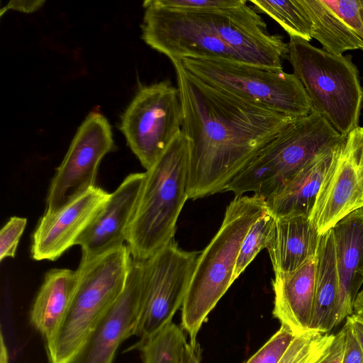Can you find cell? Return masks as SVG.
<instances>
[{
    "label": "cell",
    "instance_id": "6da1fadb",
    "mask_svg": "<svg viewBox=\"0 0 363 363\" xmlns=\"http://www.w3.org/2000/svg\"><path fill=\"white\" fill-rule=\"evenodd\" d=\"M189 143L188 199L225 191L294 118L210 86L171 61Z\"/></svg>",
    "mask_w": 363,
    "mask_h": 363
},
{
    "label": "cell",
    "instance_id": "7a4b0ae2",
    "mask_svg": "<svg viewBox=\"0 0 363 363\" xmlns=\"http://www.w3.org/2000/svg\"><path fill=\"white\" fill-rule=\"evenodd\" d=\"M267 208L266 199L235 196L226 208L221 226L200 253L182 306V328L195 345L203 323L233 283L241 244L252 225Z\"/></svg>",
    "mask_w": 363,
    "mask_h": 363
},
{
    "label": "cell",
    "instance_id": "3957f363",
    "mask_svg": "<svg viewBox=\"0 0 363 363\" xmlns=\"http://www.w3.org/2000/svg\"><path fill=\"white\" fill-rule=\"evenodd\" d=\"M188 168L189 143L182 131L145 172L126 238L133 259L145 260L174 240L177 220L188 199Z\"/></svg>",
    "mask_w": 363,
    "mask_h": 363
},
{
    "label": "cell",
    "instance_id": "277c9868",
    "mask_svg": "<svg viewBox=\"0 0 363 363\" xmlns=\"http://www.w3.org/2000/svg\"><path fill=\"white\" fill-rule=\"evenodd\" d=\"M132 256L127 245L81 259L77 284L67 313L46 342L50 363H69L106 310L123 291Z\"/></svg>",
    "mask_w": 363,
    "mask_h": 363
},
{
    "label": "cell",
    "instance_id": "5b68a950",
    "mask_svg": "<svg viewBox=\"0 0 363 363\" xmlns=\"http://www.w3.org/2000/svg\"><path fill=\"white\" fill-rule=\"evenodd\" d=\"M313 106L342 138L359 127L363 89L350 55H335L290 37L287 58Z\"/></svg>",
    "mask_w": 363,
    "mask_h": 363
},
{
    "label": "cell",
    "instance_id": "8992f818",
    "mask_svg": "<svg viewBox=\"0 0 363 363\" xmlns=\"http://www.w3.org/2000/svg\"><path fill=\"white\" fill-rule=\"evenodd\" d=\"M343 138L313 109L281 131L230 182L225 191L236 196L253 192L267 199L317 155Z\"/></svg>",
    "mask_w": 363,
    "mask_h": 363
},
{
    "label": "cell",
    "instance_id": "52a82bcc",
    "mask_svg": "<svg viewBox=\"0 0 363 363\" xmlns=\"http://www.w3.org/2000/svg\"><path fill=\"white\" fill-rule=\"evenodd\" d=\"M184 67L204 83L294 118L313 111L297 77L275 69L223 60L185 59Z\"/></svg>",
    "mask_w": 363,
    "mask_h": 363
},
{
    "label": "cell",
    "instance_id": "ba28073f",
    "mask_svg": "<svg viewBox=\"0 0 363 363\" xmlns=\"http://www.w3.org/2000/svg\"><path fill=\"white\" fill-rule=\"evenodd\" d=\"M201 252L180 248L174 240L143 264L140 313L133 335L146 340L172 322L182 306Z\"/></svg>",
    "mask_w": 363,
    "mask_h": 363
},
{
    "label": "cell",
    "instance_id": "9c48e42d",
    "mask_svg": "<svg viewBox=\"0 0 363 363\" xmlns=\"http://www.w3.org/2000/svg\"><path fill=\"white\" fill-rule=\"evenodd\" d=\"M179 91L168 81L142 86L121 116L120 129L148 170L182 132Z\"/></svg>",
    "mask_w": 363,
    "mask_h": 363
},
{
    "label": "cell",
    "instance_id": "30bf717a",
    "mask_svg": "<svg viewBox=\"0 0 363 363\" xmlns=\"http://www.w3.org/2000/svg\"><path fill=\"white\" fill-rule=\"evenodd\" d=\"M142 39L171 61L185 59L242 62L218 35L202 12L177 10L145 1Z\"/></svg>",
    "mask_w": 363,
    "mask_h": 363
},
{
    "label": "cell",
    "instance_id": "8fae6325",
    "mask_svg": "<svg viewBox=\"0 0 363 363\" xmlns=\"http://www.w3.org/2000/svg\"><path fill=\"white\" fill-rule=\"evenodd\" d=\"M114 149L111 125L97 111L78 128L49 189L47 213H55L96 186L99 164Z\"/></svg>",
    "mask_w": 363,
    "mask_h": 363
},
{
    "label": "cell",
    "instance_id": "7c38bea8",
    "mask_svg": "<svg viewBox=\"0 0 363 363\" xmlns=\"http://www.w3.org/2000/svg\"><path fill=\"white\" fill-rule=\"evenodd\" d=\"M363 208V128L352 130L329 169L310 218L322 235Z\"/></svg>",
    "mask_w": 363,
    "mask_h": 363
},
{
    "label": "cell",
    "instance_id": "4fadbf2b",
    "mask_svg": "<svg viewBox=\"0 0 363 363\" xmlns=\"http://www.w3.org/2000/svg\"><path fill=\"white\" fill-rule=\"evenodd\" d=\"M143 264L132 257L125 288L98 321L69 363H112L133 334L141 303Z\"/></svg>",
    "mask_w": 363,
    "mask_h": 363
},
{
    "label": "cell",
    "instance_id": "5bb4252c",
    "mask_svg": "<svg viewBox=\"0 0 363 363\" xmlns=\"http://www.w3.org/2000/svg\"><path fill=\"white\" fill-rule=\"evenodd\" d=\"M109 196V193L95 186L59 211L45 212L33 235V259L54 261L75 245Z\"/></svg>",
    "mask_w": 363,
    "mask_h": 363
},
{
    "label": "cell",
    "instance_id": "9a60e30c",
    "mask_svg": "<svg viewBox=\"0 0 363 363\" xmlns=\"http://www.w3.org/2000/svg\"><path fill=\"white\" fill-rule=\"evenodd\" d=\"M146 173H134L125 178L94 220L76 241L82 259H89L121 247L145 180Z\"/></svg>",
    "mask_w": 363,
    "mask_h": 363
},
{
    "label": "cell",
    "instance_id": "2e32d148",
    "mask_svg": "<svg viewBox=\"0 0 363 363\" xmlns=\"http://www.w3.org/2000/svg\"><path fill=\"white\" fill-rule=\"evenodd\" d=\"M312 23V38L326 52L363 50V0H300Z\"/></svg>",
    "mask_w": 363,
    "mask_h": 363
},
{
    "label": "cell",
    "instance_id": "e0dca14e",
    "mask_svg": "<svg viewBox=\"0 0 363 363\" xmlns=\"http://www.w3.org/2000/svg\"><path fill=\"white\" fill-rule=\"evenodd\" d=\"M338 297L336 325L353 314V306L363 284V208L340 220L333 228Z\"/></svg>",
    "mask_w": 363,
    "mask_h": 363
},
{
    "label": "cell",
    "instance_id": "ac0fdd59",
    "mask_svg": "<svg viewBox=\"0 0 363 363\" xmlns=\"http://www.w3.org/2000/svg\"><path fill=\"white\" fill-rule=\"evenodd\" d=\"M316 257L295 271L274 274L272 314L295 335L309 331L315 284Z\"/></svg>",
    "mask_w": 363,
    "mask_h": 363
},
{
    "label": "cell",
    "instance_id": "d6986e66",
    "mask_svg": "<svg viewBox=\"0 0 363 363\" xmlns=\"http://www.w3.org/2000/svg\"><path fill=\"white\" fill-rule=\"evenodd\" d=\"M345 140V138L320 152L279 192L266 199L267 208L275 218L311 216L325 177Z\"/></svg>",
    "mask_w": 363,
    "mask_h": 363
},
{
    "label": "cell",
    "instance_id": "ffe728a7",
    "mask_svg": "<svg viewBox=\"0 0 363 363\" xmlns=\"http://www.w3.org/2000/svg\"><path fill=\"white\" fill-rule=\"evenodd\" d=\"M320 238L308 216L275 218L266 247L274 274L295 271L315 257Z\"/></svg>",
    "mask_w": 363,
    "mask_h": 363
},
{
    "label": "cell",
    "instance_id": "44dd1931",
    "mask_svg": "<svg viewBox=\"0 0 363 363\" xmlns=\"http://www.w3.org/2000/svg\"><path fill=\"white\" fill-rule=\"evenodd\" d=\"M77 273L68 269L47 272L30 313L32 325L46 342L58 330L70 305Z\"/></svg>",
    "mask_w": 363,
    "mask_h": 363
},
{
    "label": "cell",
    "instance_id": "7402d4cb",
    "mask_svg": "<svg viewBox=\"0 0 363 363\" xmlns=\"http://www.w3.org/2000/svg\"><path fill=\"white\" fill-rule=\"evenodd\" d=\"M338 277L332 228L321 235L316 255L315 284L309 331L328 333L336 325Z\"/></svg>",
    "mask_w": 363,
    "mask_h": 363
},
{
    "label": "cell",
    "instance_id": "603a6c76",
    "mask_svg": "<svg viewBox=\"0 0 363 363\" xmlns=\"http://www.w3.org/2000/svg\"><path fill=\"white\" fill-rule=\"evenodd\" d=\"M258 13H263L277 22L289 37L306 41L311 40L312 23L300 0H250Z\"/></svg>",
    "mask_w": 363,
    "mask_h": 363
},
{
    "label": "cell",
    "instance_id": "cb8c5ba5",
    "mask_svg": "<svg viewBox=\"0 0 363 363\" xmlns=\"http://www.w3.org/2000/svg\"><path fill=\"white\" fill-rule=\"evenodd\" d=\"M187 342L182 328L172 322L152 337L138 341L131 349L140 352L143 363H181Z\"/></svg>",
    "mask_w": 363,
    "mask_h": 363
},
{
    "label": "cell",
    "instance_id": "d4e9b609",
    "mask_svg": "<svg viewBox=\"0 0 363 363\" xmlns=\"http://www.w3.org/2000/svg\"><path fill=\"white\" fill-rule=\"evenodd\" d=\"M275 217L267 210L248 230L241 244L233 273V281L241 274L257 255L266 248Z\"/></svg>",
    "mask_w": 363,
    "mask_h": 363
},
{
    "label": "cell",
    "instance_id": "484cf974",
    "mask_svg": "<svg viewBox=\"0 0 363 363\" xmlns=\"http://www.w3.org/2000/svg\"><path fill=\"white\" fill-rule=\"evenodd\" d=\"M334 335L315 331L296 335L279 363H316L327 352Z\"/></svg>",
    "mask_w": 363,
    "mask_h": 363
},
{
    "label": "cell",
    "instance_id": "4316f807",
    "mask_svg": "<svg viewBox=\"0 0 363 363\" xmlns=\"http://www.w3.org/2000/svg\"><path fill=\"white\" fill-rule=\"evenodd\" d=\"M296 335L286 325L280 328L246 363H279Z\"/></svg>",
    "mask_w": 363,
    "mask_h": 363
},
{
    "label": "cell",
    "instance_id": "83f0119b",
    "mask_svg": "<svg viewBox=\"0 0 363 363\" xmlns=\"http://www.w3.org/2000/svg\"><path fill=\"white\" fill-rule=\"evenodd\" d=\"M27 219L14 216L4 225L0 231V261L13 257L24 231Z\"/></svg>",
    "mask_w": 363,
    "mask_h": 363
},
{
    "label": "cell",
    "instance_id": "f1b7e54d",
    "mask_svg": "<svg viewBox=\"0 0 363 363\" xmlns=\"http://www.w3.org/2000/svg\"><path fill=\"white\" fill-rule=\"evenodd\" d=\"M157 6L182 11H205L240 5L244 0H151Z\"/></svg>",
    "mask_w": 363,
    "mask_h": 363
},
{
    "label": "cell",
    "instance_id": "f546056e",
    "mask_svg": "<svg viewBox=\"0 0 363 363\" xmlns=\"http://www.w3.org/2000/svg\"><path fill=\"white\" fill-rule=\"evenodd\" d=\"M343 327L345 332V341L341 363H363V351L351 323L347 318Z\"/></svg>",
    "mask_w": 363,
    "mask_h": 363
},
{
    "label": "cell",
    "instance_id": "4dcf8cb0",
    "mask_svg": "<svg viewBox=\"0 0 363 363\" xmlns=\"http://www.w3.org/2000/svg\"><path fill=\"white\" fill-rule=\"evenodd\" d=\"M345 332L344 327L334 335V338L325 355L316 363H341L345 348Z\"/></svg>",
    "mask_w": 363,
    "mask_h": 363
},
{
    "label": "cell",
    "instance_id": "1f68e13d",
    "mask_svg": "<svg viewBox=\"0 0 363 363\" xmlns=\"http://www.w3.org/2000/svg\"><path fill=\"white\" fill-rule=\"evenodd\" d=\"M45 3L43 0H12L1 9V15L9 10H14L22 13H30L36 11Z\"/></svg>",
    "mask_w": 363,
    "mask_h": 363
},
{
    "label": "cell",
    "instance_id": "d6a6232c",
    "mask_svg": "<svg viewBox=\"0 0 363 363\" xmlns=\"http://www.w3.org/2000/svg\"><path fill=\"white\" fill-rule=\"evenodd\" d=\"M181 363H201V352L199 344L186 345L182 355Z\"/></svg>",
    "mask_w": 363,
    "mask_h": 363
},
{
    "label": "cell",
    "instance_id": "836d02e7",
    "mask_svg": "<svg viewBox=\"0 0 363 363\" xmlns=\"http://www.w3.org/2000/svg\"><path fill=\"white\" fill-rule=\"evenodd\" d=\"M351 323L352 330L363 351V321L354 314L346 318Z\"/></svg>",
    "mask_w": 363,
    "mask_h": 363
},
{
    "label": "cell",
    "instance_id": "e575fe53",
    "mask_svg": "<svg viewBox=\"0 0 363 363\" xmlns=\"http://www.w3.org/2000/svg\"><path fill=\"white\" fill-rule=\"evenodd\" d=\"M353 314L363 321V289L358 293L355 298L353 306Z\"/></svg>",
    "mask_w": 363,
    "mask_h": 363
},
{
    "label": "cell",
    "instance_id": "d590c367",
    "mask_svg": "<svg viewBox=\"0 0 363 363\" xmlns=\"http://www.w3.org/2000/svg\"><path fill=\"white\" fill-rule=\"evenodd\" d=\"M0 363H9V354L7 347L4 340L2 333L0 340Z\"/></svg>",
    "mask_w": 363,
    "mask_h": 363
},
{
    "label": "cell",
    "instance_id": "8d00e7d4",
    "mask_svg": "<svg viewBox=\"0 0 363 363\" xmlns=\"http://www.w3.org/2000/svg\"><path fill=\"white\" fill-rule=\"evenodd\" d=\"M362 17H363V5H362Z\"/></svg>",
    "mask_w": 363,
    "mask_h": 363
}]
</instances>
